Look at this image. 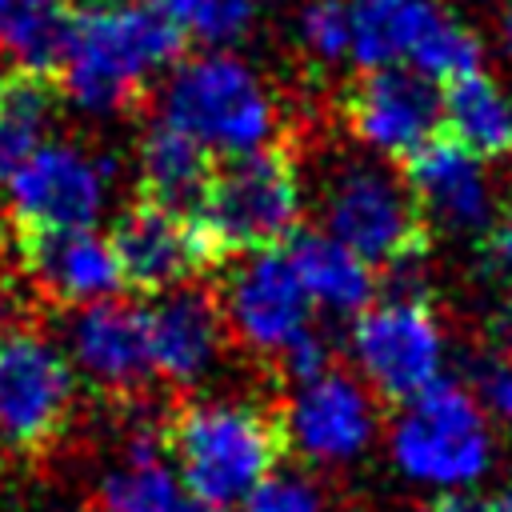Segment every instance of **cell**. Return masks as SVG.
<instances>
[{
  "mask_svg": "<svg viewBox=\"0 0 512 512\" xmlns=\"http://www.w3.org/2000/svg\"><path fill=\"white\" fill-rule=\"evenodd\" d=\"M208 148L228 156L272 144L276 100L264 80L228 52L184 60L164 88V116Z\"/></svg>",
  "mask_w": 512,
  "mask_h": 512,
  "instance_id": "6",
  "label": "cell"
},
{
  "mask_svg": "<svg viewBox=\"0 0 512 512\" xmlns=\"http://www.w3.org/2000/svg\"><path fill=\"white\" fill-rule=\"evenodd\" d=\"M76 400L64 352L36 328L0 324V444L16 452L48 448Z\"/></svg>",
  "mask_w": 512,
  "mask_h": 512,
  "instance_id": "8",
  "label": "cell"
},
{
  "mask_svg": "<svg viewBox=\"0 0 512 512\" xmlns=\"http://www.w3.org/2000/svg\"><path fill=\"white\" fill-rule=\"evenodd\" d=\"M340 120L368 152L404 164L444 132V92L408 64L364 68L340 92Z\"/></svg>",
  "mask_w": 512,
  "mask_h": 512,
  "instance_id": "9",
  "label": "cell"
},
{
  "mask_svg": "<svg viewBox=\"0 0 512 512\" xmlns=\"http://www.w3.org/2000/svg\"><path fill=\"white\" fill-rule=\"evenodd\" d=\"M288 452L280 404L264 400H180L164 416V456L188 496L236 508L244 504Z\"/></svg>",
  "mask_w": 512,
  "mask_h": 512,
  "instance_id": "1",
  "label": "cell"
},
{
  "mask_svg": "<svg viewBox=\"0 0 512 512\" xmlns=\"http://www.w3.org/2000/svg\"><path fill=\"white\" fill-rule=\"evenodd\" d=\"M304 192L300 168L288 144H264L252 152H236L216 164L200 224L220 252V260L288 248L300 232Z\"/></svg>",
  "mask_w": 512,
  "mask_h": 512,
  "instance_id": "5",
  "label": "cell"
},
{
  "mask_svg": "<svg viewBox=\"0 0 512 512\" xmlns=\"http://www.w3.org/2000/svg\"><path fill=\"white\" fill-rule=\"evenodd\" d=\"M444 132L476 152L480 160H496L512 152V92L484 76L468 72L448 80L444 88Z\"/></svg>",
  "mask_w": 512,
  "mask_h": 512,
  "instance_id": "22",
  "label": "cell"
},
{
  "mask_svg": "<svg viewBox=\"0 0 512 512\" xmlns=\"http://www.w3.org/2000/svg\"><path fill=\"white\" fill-rule=\"evenodd\" d=\"M60 96L64 88L52 72L16 64L0 76V184H8L16 168L44 148L56 124Z\"/></svg>",
  "mask_w": 512,
  "mask_h": 512,
  "instance_id": "21",
  "label": "cell"
},
{
  "mask_svg": "<svg viewBox=\"0 0 512 512\" xmlns=\"http://www.w3.org/2000/svg\"><path fill=\"white\" fill-rule=\"evenodd\" d=\"M500 44H504V52L512 56V0L504 4V16H500Z\"/></svg>",
  "mask_w": 512,
  "mask_h": 512,
  "instance_id": "31",
  "label": "cell"
},
{
  "mask_svg": "<svg viewBox=\"0 0 512 512\" xmlns=\"http://www.w3.org/2000/svg\"><path fill=\"white\" fill-rule=\"evenodd\" d=\"M412 512H496V508H492V500H484L476 492H440Z\"/></svg>",
  "mask_w": 512,
  "mask_h": 512,
  "instance_id": "30",
  "label": "cell"
},
{
  "mask_svg": "<svg viewBox=\"0 0 512 512\" xmlns=\"http://www.w3.org/2000/svg\"><path fill=\"white\" fill-rule=\"evenodd\" d=\"M480 264L496 276L512 284V208L496 212V220L480 232Z\"/></svg>",
  "mask_w": 512,
  "mask_h": 512,
  "instance_id": "29",
  "label": "cell"
},
{
  "mask_svg": "<svg viewBox=\"0 0 512 512\" xmlns=\"http://www.w3.org/2000/svg\"><path fill=\"white\" fill-rule=\"evenodd\" d=\"M492 508H496V512H512V480L500 488V496L492 500Z\"/></svg>",
  "mask_w": 512,
  "mask_h": 512,
  "instance_id": "33",
  "label": "cell"
},
{
  "mask_svg": "<svg viewBox=\"0 0 512 512\" xmlns=\"http://www.w3.org/2000/svg\"><path fill=\"white\" fill-rule=\"evenodd\" d=\"M220 308L228 320V336L272 364L292 340L312 328V300L284 248L244 256L220 292Z\"/></svg>",
  "mask_w": 512,
  "mask_h": 512,
  "instance_id": "11",
  "label": "cell"
},
{
  "mask_svg": "<svg viewBox=\"0 0 512 512\" xmlns=\"http://www.w3.org/2000/svg\"><path fill=\"white\" fill-rule=\"evenodd\" d=\"M76 12L56 0H12L0 16V44L16 56V64L60 76V64L72 44Z\"/></svg>",
  "mask_w": 512,
  "mask_h": 512,
  "instance_id": "23",
  "label": "cell"
},
{
  "mask_svg": "<svg viewBox=\"0 0 512 512\" xmlns=\"http://www.w3.org/2000/svg\"><path fill=\"white\" fill-rule=\"evenodd\" d=\"M476 384L484 396L480 404L496 420L512 424V288L484 324V356L476 364Z\"/></svg>",
  "mask_w": 512,
  "mask_h": 512,
  "instance_id": "24",
  "label": "cell"
},
{
  "mask_svg": "<svg viewBox=\"0 0 512 512\" xmlns=\"http://www.w3.org/2000/svg\"><path fill=\"white\" fill-rule=\"evenodd\" d=\"M176 512H228V508H216V504H204V500H196V496H184V500L176 504Z\"/></svg>",
  "mask_w": 512,
  "mask_h": 512,
  "instance_id": "32",
  "label": "cell"
},
{
  "mask_svg": "<svg viewBox=\"0 0 512 512\" xmlns=\"http://www.w3.org/2000/svg\"><path fill=\"white\" fill-rule=\"evenodd\" d=\"M240 512H332L324 488L308 472H272L244 504Z\"/></svg>",
  "mask_w": 512,
  "mask_h": 512,
  "instance_id": "28",
  "label": "cell"
},
{
  "mask_svg": "<svg viewBox=\"0 0 512 512\" xmlns=\"http://www.w3.org/2000/svg\"><path fill=\"white\" fill-rule=\"evenodd\" d=\"M404 180L428 224L448 232H484L496 220V192L484 160L448 132L432 136L416 156L404 160Z\"/></svg>",
  "mask_w": 512,
  "mask_h": 512,
  "instance_id": "15",
  "label": "cell"
},
{
  "mask_svg": "<svg viewBox=\"0 0 512 512\" xmlns=\"http://www.w3.org/2000/svg\"><path fill=\"white\" fill-rule=\"evenodd\" d=\"M148 332H152V360L156 376L192 388L200 384L228 344V320L220 308V296L196 284H180L148 308Z\"/></svg>",
  "mask_w": 512,
  "mask_h": 512,
  "instance_id": "17",
  "label": "cell"
},
{
  "mask_svg": "<svg viewBox=\"0 0 512 512\" xmlns=\"http://www.w3.org/2000/svg\"><path fill=\"white\" fill-rule=\"evenodd\" d=\"M324 232L364 256L376 272H416L428 256V220L404 180L384 156H344L328 168L320 188Z\"/></svg>",
  "mask_w": 512,
  "mask_h": 512,
  "instance_id": "3",
  "label": "cell"
},
{
  "mask_svg": "<svg viewBox=\"0 0 512 512\" xmlns=\"http://www.w3.org/2000/svg\"><path fill=\"white\" fill-rule=\"evenodd\" d=\"M16 252L40 296L56 304H92L124 284L112 240L92 228H16Z\"/></svg>",
  "mask_w": 512,
  "mask_h": 512,
  "instance_id": "16",
  "label": "cell"
},
{
  "mask_svg": "<svg viewBox=\"0 0 512 512\" xmlns=\"http://www.w3.org/2000/svg\"><path fill=\"white\" fill-rule=\"evenodd\" d=\"M8 4H12V0H0V16H4V12H8Z\"/></svg>",
  "mask_w": 512,
  "mask_h": 512,
  "instance_id": "35",
  "label": "cell"
},
{
  "mask_svg": "<svg viewBox=\"0 0 512 512\" xmlns=\"http://www.w3.org/2000/svg\"><path fill=\"white\" fill-rule=\"evenodd\" d=\"M296 44L316 68H332L352 52L348 0H304L296 16Z\"/></svg>",
  "mask_w": 512,
  "mask_h": 512,
  "instance_id": "26",
  "label": "cell"
},
{
  "mask_svg": "<svg viewBox=\"0 0 512 512\" xmlns=\"http://www.w3.org/2000/svg\"><path fill=\"white\" fill-rule=\"evenodd\" d=\"M108 176L112 160H92L68 144H44L8 180L16 228H92Z\"/></svg>",
  "mask_w": 512,
  "mask_h": 512,
  "instance_id": "13",
  "label": "cell"
},
{
  "mask_svg": "<svg viewBox=\"0 0 512 512\" xmlns=\"http://www.w3.org/2000/svg\"><path fill=\"white\" fill-rule=\"evenodd\" d=\"M352 360L380 400L404 404L432 388L444 368V328L420 292L372 300L348 332Z\"/></svg>",
  "mask_w": 512,
  "mask_h": 512,
  "instance_id": "7",
  "label": "cell"
},
{
  "mask_svg": "<svg viewBox=\"0 0 512 512\" xmlns=\"http://www.w3.org/2000/svg\"><path fill=\"white\" fill-rule=\"evenodd\" d=\"M288 260L308 292L312 304L340 312V316H360L372 296H376V268L356 256L348 244H340L328 232H296L288 240Z\"/></svg>",
  "mask_w": 512,
  "mask_h": 512,
  "instance_id": "19",
  "label": "cell"
},
{
  "mask_svg": "<svg viewBox=\"0 0 512 512\" xmlns=\"http://www.w3.org/2000/svg\"><path fill=\"white\" fill-rule=\"evenodd\" d=\"M480 60H484L480 36H476L464 20H456L452 12H444V16L432 24V32L424 36V44L416 48V56H412L408 68L424 72V76L436 80V84H448V80H456V76L480 72Z\"/></svg>",
  "mask_w": 512,
  "mask_h": 512,
  "instance_id": "25",
  "label": "cell"
},
{
  "mask_svg": "<svg viewBox=\"0 0 512 512\" xmlns=\"http://www.w3.org/2000/svg\"><path fill=\"white\" fill-rule=\"evenodd\" d=\"M212 172H216L212 148L168 120H156L136 148L140 200L160 204L176 216H200Z\"/></svg>",
  "mask_w": 512,
  "mask_h": 512,
  "instance_id": "18",
  "label": "cell"
},
{
  "mask_svg": "<svg viewBox=\"0 0 512 512\" xmlns=\"http://www.w3.org/2000/svg\"><path fill=\"white\" fill-rule=\"evenodd\" d=\"M108 240L124 284L140 296H164L192 276L224 264L196 216H176L148 200L124 208Z\"/></svg>",
  "mask_w": 512,
  "mask_h": 512,
  "instance_id": "12",
  "label": "cell"
},
{
  "mask_svg": "<svg viewBox=\"0 0 512 512\" xmlns=\"http://www.w3.org/2000/svg\"><path fill=\"white\" fill-rule=\"evenodd\" d=\"M68 344L76 364L112 396L136 400L156 380L148 308L132 300H92L68 320Z\"/></svg>",
  "mask_w": 512,
  "mask_h": 512,
  "instance_id": "14",
  "label": "cell"
},
{
  "mask_svg": "<svg viewBox=\"0 0 512 512\" xmlns=\"http://www.w3.org/2000/svg\"><path fill=\"white\" fill-rule=\"evenodd\" d=\"M56 4H68V8H84L88 0H56Z\"/></svg>",
  "mask_w": 512,
  "mask_h": 512,
  "instance_id": "34",
  "label": "cell"
},
{
  "mask_svg": "<svg viewBox=\"0 0 512 512\" xmlns=\"http://www.w3.org/2000/svg\"><path fill=\"white\" fill-rule=\"evenodd\" d=\"M388 452L408 484L440 496L472 492L496 460V440L484 404L468 388L436 380L420 396L396 404Z\"/></svg>",
  "mask_w": 512,
  "mask_h": 512,
  "instance_id": "4",
  "label": "cell"
},
{
  "mask_svg": "<svg viewBox=\"0 0 512 512\" xmlns=\"http://www.w3.org/2000/svg\"><path fill=\"white\" fill-rule=\"evenodd\" d=\"M280 420L288 452L312 468H344L360 460L380 428L376 392L340 368L296 384L292 400L280 404Z\"/></svg>",
  "mask_w": 512,
  "mask_h": 512,
  "instance_id": "10",
  "label": "cell"
},
{
  "mask_svg": "<svg viewBox=\"0 0 512 512\" xmlns=\"http://www.w3.org/2000/svg\"><path fill=\"white\" fill-rule=\"evenodd\" d=\"M184 52V28L156 0H88L76 12L60 88L84 112L140 108L148 84Z\"/></svg>",
  "mask_w": 512,
  "mask_h": 512,
  "instance_id": "2",
  "label": "cell"
},
{
  "mask_svg": "<svg viewBox=\"0 0 512 512\" xmlns=\"http://www.w3.org/2000/svg\"><path fill=\"white\" fill-rule=\"evenodd\" d=\"M180 28L184 36H200L204 44H228L236 40L256 12V0H156Z\"/></svg>",
  "mask_w": 512,
  "mask_h": 512,
  "instance_id": "27",
  "label": "cell"
},
{
  "mask_svg": "<svg viewBox=\"0 0 512 512\" xmlns=\"http://www.w3.org/2000/svg\"><path fill=\"white\" fill-rule=\"evenodd\" d=\"M448 8L440 0H348L352 60L360 68L412 64L416 48Z\"/></svg>",
  "mask_w": 512,
  "mask_h": 512,
  "instance_id": "20",
  "label": "cell"
}]
</instances>
